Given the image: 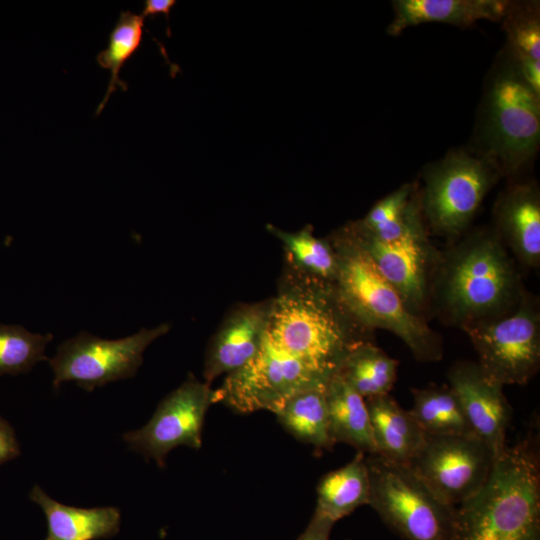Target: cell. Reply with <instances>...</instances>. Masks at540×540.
Returning <instances> with one entry per match:
<instances>
[{"label":"cell","mask_w":540,"mask_h":540,"mask_svg":"<svg viewBox=\"0 0 540 540\" xmlns=\"http://www.w3.org/2000/svg\"><path fill=\"white\" fill-rule=\"evenodd\" d=\"M372 332L345 308L333 283L286 270L271 297L262 344L329 382L353 349L372 341Z\"/></svg>","instance_id":"cell-1"},{"label":"cell","mask_w":540,"mask_h":540,"mask_svg":"<svg viewBox=\"0 0 540 540\" xmlns=\"http://www.w3.org/2000/svg\"><path fill=\"white\" fill-rule=\"evenodd\" d=\"M525 287L518 265L493 227L467 231L439 255L430 283V311L465 328L511 312Z\"/></svg>","instance_id":"cell-2"},{"label":"cell","mask_w":540,"mask_h":540,"mask_svg":"<svg viewBox=\"0 0 540 540\" xmlns=\"http://www.w3.org/2000/svg\"><path fill=\"white\" fill-rule=\"evenodd\" d=\"M451 540H540L538 430L506 445L484 486L455 508Z\"/></svg>","instance_id":"cell-3"},{"label":"cell","mask_w":540,"mask_h":540,"mask_svg":"<svg viewBox=\"0 0 540 540\" xmlns=\"http://www.w3.org/2000/svg\"><path fill=\"white\" fill-rule=\"evenodd\" d=\"M328 238L337 259L333 284L350 314L371 331L382 329L395 334L416 360H441L443 346L439 334L429 327L426 319L407 309L348 226Z\"/></svg>","instance_id":"cell-4"},{"label":"cell","mask_w":540,"mask_h":540,"mask_svg":"<svg viewBox=\"0 0 540 540\" xmlns=\"http://www.w3.org/2000/svg\"><path fill=\"white\" fill-rule=\"evenodd\" d=\"M369 504L406 540H451L455 508L440 499L409 465L366 454Z\"/></svg>","instance_id":"cell-5"},{"label":"cell","mask_w":540,"mask_h":540,"mask_svg":"<svg viewBox=\"0 0 540 540\" xmlns=\"http://www.w3.org/2000/svg\"><path fill=\"white\" fill-rule=\"evenodd\" d=\"M501 176L490 158L461 150L429 165L419 190L425 226L449 242L455 241L468 231L485 196Z\"/></svg>","instance_id":"cell-6"},{"label":"cell","mask_w":540,"mask_h":540,"mask_svg":"<svg viewBox=\"0 0 540 540\" xmlns=\"http://www.w3.org/2000/svg\"><path fill=\"white\" fill-rule=\"evenodd\" d=\"M484 138L502 175L517 173L535 155L540 142V96L516 66L499 72L489 89Z\"/></svg>","instance_id":"cell-7"},{"label":"cell","mask_w":540,"mask_h":540,"mask_svg":"<svg viewBox=\"0 0 540 540\" xmlns=\"http://www.w3.org/2000/svg\"><path fill=\"white\" fill-rule=\"evenodd\" d=\"M478 356L481 369L501 385H525L540 367V308L524 291L508 314L463 330Z\"/></svg>","instance_id":"cell-8"},{"label":"cell","mask_w":540,"mask_h":540,"mask_svg":"<svg viewBox=\"0 0 540 540\" xmlns=\"http://www.w3.org/2000/svg\"><path fill=\"white\" fill-rule=\"evenodd\" d=\"M169 329L170 325L163 323L116 340L80 332L63 342L55 356L48 359L54 373V389L74 381L91 392L107 383L133 377L143 362L146 348Z\"/></svg>","instance_id":"cell-9"},{"label":"cell","mask_w":540,"mask_h":540,"mask_svg":"<svg viewBox=\"0 0 540 540\" xmlns=\"http://www.w3.org/2000/svg\"><path fill=\"white\" fill-rule=\"evenodd\" d=\"M496 456L476 434L426 435L409 466L445 503L457 507L487 482Z\"/></svg>","instance_id":"cell-10"},{"label":"cell","mask_w":540,"mask_h":540,"mask_svg":"<svg viewBox=\"0 0 540 540\" xmlns=\"http://www.w3.org/2000/svg\"><path fill=\"white\" fill-rule=\"evenodd\" d=\"M215 401L210 384L192 374L158 405L151 419L142 428L123 434L129 449L165 466L168 453L176 447L199 449L202 428L209 406Z\"/></svg>","instance_id":"cell-11"},{"label":"cell","mask_w":540,"mask_h":540,"mask_svg":"<svg viewBox=\"0 0 540 540\" xmlns=\"http://www.w3.org/2000/svg\"><path fill=\"white\" fill-rule=\"evenodd\" d=\"M348 228L368 252L383 277L398 292L407 309L426 319L430 311V283L439 251L432 246L426 226L418 227L399 239L380 241Z\"/></svg>","instance_id":"cell-12"},{"label":"cell","mask_w":540,"mask_h":540,"mask_svg":"<svg viewBox=\"0 0 540 540\" xmlns=\"http://www.w3.org/2000/svg\"><path fill=\"white\" fill-rule=\"evenodd\" d=\"M447 378L472 431L499 456L507 445L506 434L512 417L504 386L471 361L452 365Z\"/></svg>","instance_id":"cell-13"},{"label":"cell","mask_w":540,"mask_h":540,"mask_svg":"<svg viewBox=\"0 0 540 540\" xmlns=\"http://www.w3.org/2000/svg\"><path fill=\"white\" fill-rule=\"evenodd\" d=\"M271 298L239 303L224 316L211 337L204 360L203 377L211 382L246 365L258 352L266 329Z\"/></svg>","instance_id":"cell-14"},{"label":"cell","mask_w":540,"mask_h":540,"mask_svg":"<svg viewBox=\"0 0 540 540\" xmlns=\"http://www.w3.org/2000/svg\"><path fill=\"white\" fill-rule=\"evenodd\" d=\"M494 226L516 263L536 269L540 264V191L535 182L503 191L493 210Z\"/></svg>","instance_id":"cell-15"},{"label":"cell","mask_w":540,"mask_h":540,"mask_svg":"<svg viewBox=\"0 0 540 540\" xmlns=\"http://www.w3.org/2000/svg\"><path fill=\"white\" fill-rule=\"evenodd\" d=\"M509 4L503 0H395L387 32L397 36L406 28L424 23L466 27L483 19L498 21L504 18Z\"/></svg>","instance_id":"cell-16"},{"label":"cell","mask_w":540,"mask_h":540,"mask_svg":"<svg viewBox=\"0 0 540 540\" xmlns=\"http://www.w3.org/2000/svg\"><path fill=\"white\" fill-rule=\"evenodd\" d=\"M29 498L43 510L48 526L44 540H97L116 536L121 513L116 507L79 508L64 505L35 485Z\"/></svg>","instance_id":"cell-17"},{"label":"cell","mask_w":540,"mask_h":540,"mask_svg":"<svg viewBox=\"0 0 540 540\" xmlns=\"http://www.w3.org/2000/svg\"><path fill=\"white\" fill-rule=\"evenodd\" d=\"M365 401L376 454L409 465L425 440V433L410 411L404 410L389 394Z\"/></svg>","instance_id":"cell-18"},{"label":"cell","mask_w":540,"mask_h":540,"mask_svg":"<svg viewBox=\"0 0 540 540\" xmlns=\"http://www.w3.org/2000/svg\"><path fill=\"white\" fill-rule=\"evenodd\" d=\"M329 430L335 443H346L365 454L376 453L365 399L338 373L325 390Z\"/></svg>","instance_id":"cell-19"},{"label":"cell","mask_w":540,"mask_h":540,"mask_svg":"<svg viewBox=\"0 0 540 540\" xmlns=\"http://www.w3.org/2000/svg\"><path fill=\"white\" fill-rule=\"evenodd\" d=\"M365 455L358 451L345 466L320 479L315 512L335 523L369 504L370 480Z\"/></svg>","instance_id":"cell-20"},{"label":"cell","mask_w":540,"mask_h":540,"mask_svg":"<svg viewBox=\"0 0 540 540\" xmlns=\"http://www.w3.org/2000/svg\"><path fill=\"white\" fill-rule=\"evenodd\" d=\"M353 226L380 241L399 239L424 226L417 184L406 183L376 202Z\"/></svg>","instance_id":"cell-21"},{"label":"cell","mask_w":540,"mask_h":540,"mask_svg":"<svg viewBox=\"0 0 540 540\" xmlns=\"http://www.w3.org/2000/svg\"><path fill=\"white\" fill-rule=\"evenodd\" d=\"M266 229L281 242L287 270L309 279L334 283L337 259L328 237L315 236L311 225L295 232L284 231L272 224H267Z\"/></svg>","instance_id":"cell-22"},{"label":"cell","mask_w":540,"mask_h":540,"mask_svg":"<svg viewBox=\"0 0 540 540\" xmlns=\"http://www.w3.org/2000/svg\"><path fill=\"white\" fill-rule=\"evenodd\" d=\"M325 390L326 387L302 390L286 399L274 412L288 433L318 449H330L334 445L329 430Z\"/></svg>","instance_id":"cell-23"},{"label":"cell","mask_w":540,"mask_h":540,"mask_svg":"<svg viewBox=\"0 0 540 540\" xmlns=\"http://www.w3.org/2000/svg\"><path fill=\"white\" fill-rule=\"evenodd\" d=\"M398 361L365 342L351 351L338 374L364 399L388 395L397 378Z\"/></svg>","instance_id":"cell-24"},{"label":"cell","mask_w":540,"mask_h":540,"mask_svg":"<svg viewBox=\"0 0 540 540\" xmlns=\"http://www.w3.org/2000/svg\"><path fill=\"white\" fill-rule=\"evenodd\" d=\"M515 66L540 96V20L535 4H509L503 18Z\"/></svg>","instance_id":"cell-25"},{"label":"cell","mask_w":540,"mask_h":540,"mask_svg":"<svg viewBox=\"0 0 540 540\" xmlns=\"http://www.w3.org/2000/svg\"><path fill=\"white\" fill-rule=\"evenodd\" d=\"M412 394L410 413L426 435L474 433L449 386L414 388Z\"/></svg>","instance_id":"cell-26"},{"label":"cell","mask_w":540,"mask_h":540,"mask_svg":"<svg viewBox=\"0 0 540 540\" xmlns=\"http://www.w3.org/2000/svg\"><path fill=\"white\" fill-rule=\"evenodd\" d=\"M145 18L130 11H123L110 33L106 49L98 53L96 61L100 67L110 71V80L103 100L97 107L95 115H99L112 93L120 87L128 89L127 83L120 79L119 73L126 61L141 45Z\"/></svg>","instance_id":"cell-27"},{"label":"cell","mask_w":540,"mask_h":540,"mask_svg":"<svg viewBox=\"0 0 540 540\" xmlns=\"http://www.w3.org/2000/svg\"><path fill=\"white\" fill-rule=\"evenodd\" d=\"M52 339L51 333H32L19 325L0 324V375L27 373L37 362L48 360L44 353Z\"/></svg>","instance_id":"cell-28"},{"label":"cell","mask_w":540,"mask_h":540,"mask_svg":"<svg viewBox=\"0 0 540 540\" xmlns=\"http://www.w3.org/2000/svg\"><path fill=\"white\" fill-rule=\"evenodd\" d=\"M20 453L13 427L0 415V464L15 459Z\"/></svg>","instance_id":"cell-29"},{"label":"cell","mask_w":540,"mask_h":540,"mask_svg":"<svg viewBox=\"0 0 540 540\" xmlns=\"http://www.w3.org/2000/svg\"><path fill=\"white\" fill-rule=\"evenodd\" d=\"M335 523L314 512L307 527L297 540H329L332 527Z\"/></svg>","instance_id":"cell-30"},{"label":"cell","mask_w":540,"mask_h":540,"mask_svg":"<svg viewBox=\"0 0 540 540\" xmlns=\"http://www.w3.org/2000/svg\"><path fill=\"white\" fill-rule=\"evenodd\" d=\"M144 9L141 13L143 18L148 16L164 14L169 19L170 10L175 5V0H147L144 2Z\"/></svg>","instance_id":"cell-31"},{"label":"cell","mask_w":540,"mask_h":540,"mask_svg":"<svg viewBox=\"0 0 540 540\" xmlns=\"http://www.w3.org/2000/svg\"><path fill=\"white\" fill-rule=\"evenodd\" d=\"M347 540H350V539H347Z\"/></svg>","instance_id":"cell-32"}]
</instances>
